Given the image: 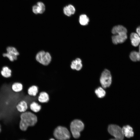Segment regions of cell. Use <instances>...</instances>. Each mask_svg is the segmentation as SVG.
I'll return each instance as SVG.
<instances>
[{"mask_svg": "<svg viewBox=\"0 0 140 140\" xmlns=\"http://www.w3.org/2000/svg\"><path fill=\"white\" fill-rule=\"evenodd\" d=\"M45 10V6L44 3L41 2H38L37 5H34L32 7L33 12L36 14L42 13Z\"/></svg>", "mask_w": 140, "mask_h": 140, "instance_id": "cell-10", "label": "cell"}, {"mask_svg": "<svg viewBox=\"0 0 140 140\" xmlns=\"http://www.w3.org/2000/svg\"><path fill=\"white\" fill-rule=\"evenodd\" d=\"M1 131V125H0V132Z\"/></svg>", "mask_w": 140, "mask_h": 140, "instance_id": "cell-28", "label": "cell"}, {"mask_svg": "<svg viewBox=\"0 0 140 140\" xmlns=\"http://www.w3.org/2000/svg\"><path fill=\"white\" fill-rule=\"evenodd\" d=\"M19 127L23 131H26L29 126H34L37 122V117L32 112L26 111L20 115Z\"/></svg>", "mask_w": 140, "mask_h": 140, "instance_id": "cell-1", "label": "cell"}, {"mask_svg": "<svg viewBox=\"0 0 140 140\" xmlns=\"http://www.w3.org/2000/svg\"><path fill=\"white\" fill-rule=\"evenodd\" d=\"M109 140H121L116 139L115 138H113V139H110Z\"/></svg>", "mask_w": 140, "mask_h": 140, "instance_id": "cell-25", "label": "cell"}, {"mask_svg": "<svg viewBox=\"0 0 140 140\" xmlns=\"http://www.w3.org/2000/svg\"><path fill=\"white\" fill-rule=\"evenodd\" d=\"M82 61L79 58H77L75 60L73 61L71 65V68L73 69L79 71L82 67Z\"/></svg>", "mask_w": 140, "mask_h": 140, "instance_id": "cell-13", "label": "cell"}, {"mask_svg": "<svg viewBox=\"0 0 140 140\" xmlns=\"http://www.w3.org/2000/svg\"><path fill=\"white\" fill-rule=\"evenodd\" d=\"M95 92L97 96L100 98L103 97L106 95L105 91L101 87H99L96 89Z\"/></svg>", "mask_w": 140, "mask_h": 140, "instance_id": "cell-23", "label": "cell"}, {"mask_svg": "<svg viewBox=\"0 0 140 140\" xmlns=\"http://www.w3.org/2000/svg\"><path fill=\"white\" fill-rule=\"evenodd\" d=\"M108 131L109 133L115 138L123 140L124 136L122 129L118 125L115 124L109 125L108 128Z\"/></svg>", "mask_w": 140, "mask_h": 140, "instance_id": "cell-5", "label": "cell"}, {"mask_svg": "<svg viewBox=\"0 0 140 140\" xmlns=\"http://www.w3.org/2000/svg\"><path fill=\"white\" fill-rule=\"evenodd\" d=\"M139 45V51H140V44Z\"/></svg>", "mask_w": 140, "mask_h": 140, "instance_id": "cell-26", "label": "cell"}, {"mask_svg": "<svg viewBox=\"0 0 140 140\" xmlns=\"http://www.w3.org/2000/svg\"><path fill=\"white\" fill-rule=\"evenodd\" d=\"M38 92V87L35 85H32L29 87L27 90V93L30 96H35Z\"/></svg>", "mask_w": 140, "mask_h": 140, "instance_id": "cell-18", "label": "cell"}, {"mask_svg": "<svg viewBox=\"0 0 140 140\" xmlns=\"http://www.w3.org/2000/svg\"><path fill=\"white\" fill-rule=\"evenodd\" d=\"M136 33L140 37V26L138 27L136 29Z\"/></svg>", "mask_w": 140, "mask_h": 140, "instance_id": "cell-24", "label": "cell"}, {"mask_svg": "<svg viewBox=\"0 0 140 140\" xmlns=\"http://www.w3.org/2000/svg\"><path fill=\"white\" fill-rule=\"evenodd\" d=\"M30 108L35 113L39 112L41 109V106L35 102H32L30 105Z\"/></svg>", "mask_w": 140, "mask_h": 140, "instance_id": "cell-19", "label": "cell"}, {"mask_svg": "<svg viewBox=\"0 0 140 140\" xmlns=\"http://www.w3.org/2000/svg\"><path fill=\"white\" fill-rule=\"evenodd\" d=\"M49 100V97L47 93L45 92H41L38 97V100L40 102L44 103L47 102Z\"/></svg>", "mask_w": 140, "mask_h": 140, "instance_id": "cell-16", "label": "cell"}, {"mask_svg": "<svg viewBox=\"0 0 140 140\" xmlns=\"http://www.w3.org/2000/svg\"><path fill=\"white\" fill-rule=\"evenodd\" d=\"M49 140H55L53 138H51V139H50Z\"/></svg>", "mask_w": 140, "mask_h": 140, "instance_id": "cell-27", "label": "cell"}, {"mask_svg": "<svg viewBox=\"0 0 140 140\" xmlns=\"http://www.w3.org/2000/svg\"><path fill=\"white\" fill-rule=\"evenodd\" d=\"M54 136L58 140H68L70 137V132L68 129L61 126H59L55 129Z\"/></svg>", "mask_w": 140, "mask_h": 140, "instance_id": "cell-3", "label": "cell"}, {"mask_svg": "<svg viewBox=\"0 0 140 140\" xmlns=\"http://www.w3.org/2000/svg\"><path fill=\"white\" fill-rule=\"evenodd\" d=\"M7 53H4V57H8L12 61L17 59V56L19 55V53L15 47H8L6 48Z\"/></svg>", "mask_w": 140, "mask_h": 140, "instance_id": "cell-7", "label": "cell"}, {"mask_svg": "<svg viewBox=\"0 0 140 140\" xmlns=\"http://www.w3.org/2000/svg\"><path fill=\"white\" fill-rule=\"evenodd\" d=\"M1 73L3 77L7 78L11 76L12 71L8 67L5 66L3 67Z\"/></svg>", "mask_w": 140, "mask_h": 140, "instance_id": "cell-17", "label": "cell"}, {"mask_svg": "<svg viewBox=\"0 0 140 140\" xmlns=\"http://www.w3.org/2000/svg\"><path fill=\"white\" fill-rule=\"evenodd\" d=\"M130 38L133 46L137 47L140 44V37L137 33H131L130 35Z\"/></svg>", "mask_w": 140, "mask_h": 140, "instance_id": "cell-12", "label": "cell"}, {"mask_svg": "<svg viewBox=\"0 0 140 140\" xmlns=\"http://www.w3.org/2000/svg\"><path fill=\"white\" fill-rule=\"evenodd\" d=\"M89 21V18L86 15H82L80 16L79 22L81 25H86L88 24Z\"/></svg>", "mask_w": 140, "mask_h": 140, "instance_id": "cell-22", "label": "cell"}, {"mask_svg": "<svg viewBox=\"0 0 140 140\" xmlns=\"http://www.w3.org/2000/svg\"><path fill=\"white\" fill-rule=\"evenodd\" d=\"M12 90L16 92H21L23 89V85L22 83L18 82L13 83L12 86Z\"/></svg>", "mask_w": 140, "mask_h": 140, "instance_id": "cell-20", "label": "cell"}, {"mask_svg": "<svg viewBox=\"0 0 140 140\" xmlns=\"http://www.w3.org/2000/svg\"><path fill=\"white\" fill-rule=\"evenodd\" d=\"M130 58L132 61L134 62L140 61L138 52L134 51L131 52L130 55Z\"/></svg>", "mask_w": 140, "mask_h": 140, "instance_id": "cell-21", "label": "cell"}, {"mask_svg": "<svg viewBox=\"0 0 140 140\" xmlns=\"http://www.w3.org/2000/svg\"><path fill=\"white\" fill-rule=\"evenodd\" d=\"M70 128L73 137L75 138H77L80 137V132L83 130L84 125L81 121L76 119L71 122Z\"/></svg>", "mask_w": 140, "mask_h": 140, "instance_id": "cell-2", "label": "cell"}, {"mask_svg": "<svg viewBox=\"0 0 140 140\" xmlns=\"http://www.w3.org/2000/svg\"><path fill=\"white\" fill-rule=\"evenodd\" d=\"M123 134L126 137L130 138L134 135V132L132 128L129 125L123 126L122 128Z\"/></svg>", "mask_w": 140, "mask_h": 140, "instance_id": "cell-9", "label": "cell"}, {"mask_svg": "<svg viewBox=\"0 0 140 140\" xmlns=\"http://www.w3.org/2000/svg\"><path fill=\"white\" fill-rule=\"evenodd\" d=\"M100 80L103 88L109 87L112 81V77L110 72L108 69H105L101 74Z\"/></svg>", "mask_w": 140, "mask_h": 140, "instance_id": "cell-6", "label": "cell"}, {"mask_svg": "<svg viewBox=\"0 0 140 140\" xmlns=\"http://www.w3.org/2000/svg\"><path fill=\"white\" fill-rule=\"evenodd\" d=\"M17 110L22 113L27 111L28 108V104L27 102L24 100L20 101L16 106Z\"/></svg>", "mask_w": 140, "mask_h": 140, "instance_id": "cell-11", "label": "cell"}, {"mask_svg": "<svg viewBox=\"0 0 140 140\" xmlns=\"http://www.w3.org/2000/svg\"><path fill=\"white\" fill-rule=\"evenodd\" d=\"M127 38V33H118L114 34L112 39L113 43L115 44L124 42Z\"/></svg>", "mask_w": 140, "mask_h": 140, "instance_id": "cell-8", "label": "cell"}, {"mask_svg": "<svg viewBox=\"0 0 140 140\" xmlns=\"http://www.w3.org/2000/svg\"><path fill=\"white\" fill-rule=\"evenodd\" d=\"M63 11L65 15L68 16H70L71 15L74 14L75 9L73 6L69 4L64 8Z\"/></svg>", "mask_w": 140, "mask_h": 140, "instance_id": "cell-14", "label": "cell"}, {"mask_svg": "<svg viewBox=\"0 0 140 140\" xmlns=\"http://www.w3.org/2000/svg\"><path fill=\"white\" fill-rule=\"evenodd\" d=\"M36 59L40 64L44 66H47L50 63L52 57L49 52L42 51L37 53L36 56Z\"/></svg>", "mask_w": 140, "mask_h": 140, "instance_id": "cell-4", "label": "cell"}, {"mask_svg": "<svg viewBox=\"0 0 140 140\" xmlns=\"http://www.w3.org/2000/svg\"><path fill=\"white\" fill-rule=\"evenodd\" d=\"M112 33L113 34L118 33H127V30L126 28L121 25L114 26L112 30Z\"/></svg>", "mask_w": 140, "mask_h": 140, "instance_id": "cell-15", "label": "cell"}]
</instances>
